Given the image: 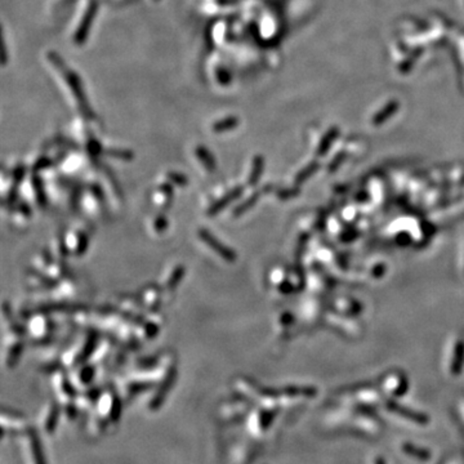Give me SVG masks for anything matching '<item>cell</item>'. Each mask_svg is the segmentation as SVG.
Listing matches in <instances>:
<instances>
[{
	"instance_id": "1",
	"label": "cell",
	"mask_w": 464,
	"mask_h": 464,
	"mask_svg": "<svg viewBox=\"0 0 464 464\" xmlns=\"http://www.w3.org/2000/svg\"><path fill=\"white\" fill-rule=\"evenodd\" d=\"M199 234H200L201 240L204 241L205 244H208L209 246H212V249L214 250V252L218 253V254L221 255L223 259L229 260V262L235 259V254H234V252L229 249H227L226 246H224L222 243H219L218 240H215V238L212 235V234H210V232L200 231Z\"/></svg>"
},
{
	"instance_id": "2",
	"label": "cell",
	"mask_w": 464,
	"mask_h": 464,
	"mask_svg": "<svg viewBox=\"0 0 464 464\" xmlns=\"http://www.w3.org/2000/svg\"><path fill=\"white\" fill-rule=\"evenodd\" d=\"M399 106L400 105L397 101H390V102H388L387 105L382 108V110L376 112V115L373 118V124L378 127V125H380L384 122H387L390 118H392V116L396 113V111L399 110Z\"/></svg>"
},
{
	"instance_id": "3",
	"label": "cell",
	"mask_w": 464,
	"mask_h": 464,
	"mask_svg": "<svg viewBox=\"0 0 464 464\" xmlns=\"http://www.w3.org/2000/svg\"><path fill=\"white\" fill-rule=\"evenodd\" d=\"M464 364V340L459 339L455 344L454 350L453 362H451V373L459 374L461 370V366Z\"/></svg>"
},
{
	"instance_id": "4",
	"label": "cell",
	"mask_w": 464,
	"mask_h": 464,
	"mask_svg": "<svg viewBox=\"0 0 464 464\" xmlns=\"http://www.w3.org/2000/svg\"><path fill=\"white\" fill-rule=\"evenodd\" d=\"M338 136V129L337 128H331L329 129L328 132L325 133V136L323 137V139L320 141V144H319V148H317V155L319 156H324L326 153V151L331 147V144L333 142L335 141Z\"/></svg>"
},
{
	"instance_id": "5",
	"label": "cell",
	"mask_w": 464,
	"mask_h": 464,
	"mask_svg": "<svg viewBox=\"0 0 464 464\" xmlns=\"http://www.w3.org/2000/svg\"><path fill=\"white\" fill-rule=\"evenodd\" d=\"M317 168H319L317 163H311V164L307 165L306 168H303V169L298 173L297 178H295V182H297V183H302V182H304L307 178H310V177H311L312 174L316 172Z\"/></svg>"
},
{
	"instance_id": "6",
	"label": "cell",
	"mask_w": 464,
	"mask_h": 464,
	"mask_svg": "<svg viewBox=\"0 0 464 464\" xmlns=\"http://www.w3.org/2000/svg\"><path fill=\"white\" fill-rule=\"evenodd\" d=\"M262 170H263V160H262V158H257L255 159L254 164H253L252 173H250V183L253 184L257 181H259Z\"/></svg>"
}]
</instances>
